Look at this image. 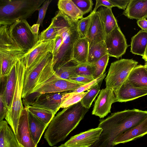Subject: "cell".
<instances>
[{
	"instance_id": "cell-39",
	"label": "cell",
	"mask_w": 147,
	"mask_h": 147,
	"mask_svg": "<svg viewBox=\"0 0 147 147\" xmlns=\"http://www.w3.org/2000/svg\"><path fill=\"white\" fill-rule=\"evenodd\" d=\"M84 15L92 10L93 5L91 0H72Z\"/></svg>"
},
{
	"instance_id": "cell-29",
	"label": "cell",
	"mask_w": 147,
	"mask_h": 147,
	"mask_svg": "<svg viewBox=\"0 0 147 147\" xmlns=\"http://www.w3.org/2000/svg\"><path fill=\"white\" fill-rule=\"evenodd\" d=\"M108 54L104 41L89 47L88 63L93 64L104 55Z\"/></svg>"
},
{
	"instance_id": "cell-7",
	"label": "cell",
	"mask_w": 147,
	"mask_h": 147,
	"mask_svg": "<svg viewBox=\"0 0 147 147\" xmlns=\"http://www.w3.org/2000/svg\"><path fill=\"white\" fill-rule=\"evenodd\" d=\"M138 62L133 59H121L112 63L105 80L106 86L116 92L126 81Z\"/></svg>"
},
{
	"instance_id": "cell-22",
	"label": "cell",
	"mask_w": 147,
	"mask_h": 147,
	"mask_svg": "<svg viewBox=\"0 0 147 147\" xmlns=\"http://www.w3.org/2000/svg\"><path fill=\"white\" fill-rule=\"evenodd\" d=\"M16 63L14 65L6 78L5 97L8 110L11 108L16 87L17 80Z\"/></svg>"
},
{
	"instance_id": "cell-34",
	"label": "cell",
	"mask_w": 147,
	"mask_h": 147,
	"mask_svg": "<svg viewBox=\"0 0 147 147\" xmlns=\"http://www.w3.org/2000/svg\"><path fill=\"white\" fill-rule=\"evenodd\" d=\"M6 78H0V121L5 118L8 110L5 97Z\"/></svg>"
},
{
	"instance_id": "cell-48",
	"label": "cell",
	"mask_w": 147,
	"mask_h": 147,
	"mask_svg": "<svg viewBox=\"0 0 147 147\" xmlns=\"http://www.w3.org/2000/svg\"><path fill=\"white\" fill-rule=\"evenodd\" d=\"M142 58L144 59L146 62H147V46H146L144 54Z\"/></svg>"
},
{
	"instance_id": "cell-45",
	"label": "cell",
	"mask_w": 147,
	"mask_h": 147,
	"mask_svg": "<svg viewBox=\"0 0 147 147\" xmlns=\"http://www.w3.org/2000/svg\"><path fill=\"white\" fill-rule=\"evenodd\" d=\"M101 6L111 9L114 7L109 0H96L95 7L92 11L96 12L98 8Z\"/></svg>"
},
{
	"instance_id": "cell-15",
	"label": "cell",
	"mask_w": 147,
	"mask_h": 147,
	"mask_svg": "<svg viewBox=\"0 0 147 147\" xmlns=\"http://www.w3.org/2000/svg\"><path fill=\"white\" fill-rule=\"evenodd\" d=\"M102 130L98 127L92 129L71 137L65 144L73 147H90L98 141Z\"/></svg>"
},
{
	"instance_id": "cell-43",
	"label": "cell",
	"mask_w": 147,
	"mask_h": 147,
	"mask_svg": "<svg viewBox=\"0 0 147 147\" xmlns=\"http://www.w3.org/2000/svg\"><path fill=\"white\" fill-rule=\"evenodd\" d=\"M63 40L62 36L60 34H58L55 39L54 44L52 52L53 57L57 55L62 45Z\"/></svg>"
},
{
	"instance_id": "cell-44",
	"label": "cell",
	"mask_w": 147,
	"mask_h": 147,
	"mask_svg": "<svg viewBox=\"0 0 147 147\" xmlns=\"http://www.w3.org/2000/svg\"><path fill=\"white\" fill-rule=\"evenodd\" d=\"M114 7H116L119 9L125 10L130 0H109Z\"/></svg>"
},
{
	"instance_id": "cell-36",
	"label": "cell",
	"mask_w": 147,
	"mask_h": 147,
	"mask_svg": "<svg viewBox=\"0 0 147 147\" xmlns=\"http://www.w3.org/2000/svg\"><path fill=\"white\" fill-rule=\"evenodd\" d=\"M87 92L88 90L86 92L78 93L71 92V94L63 101L61 105V108H67L81 101Z\"/></svg>"
},
{
	"instance_id": "cell-31",
	"label": "cell",
	"mask_w": 147,
	"mask_h": 147,
	"mask_svg": "<svg viewBox=\"0 0 147 147\" xmlns=\"http://www.w3.org/2000/svg\"><path fill=\"white\" fill-rule=\"evenodd\" d=\"M25 107L36 117L48 125L55 114L51 110L39 107L29 106Z\"/></svg>"
},
{
	"instance_id": "cell-6",
	"label": "cell",
	"mask_w": 147,
	"mask_h": 147,
	"mask_svg": "<svg viewBox=\"0 0 147 147\" xmlns=\"http://www.w3.org/2000/svg\"><path fill=\"white\" fill-rule=\"evenodd\" d=\"M25 53L10 37L7 26L0 27V78L6 77Z\"/></svg>"
},
{
	"instance_id": "cell-16",
	"label": "cell",
	"mask_w": 147,
	"mask_h": 147,
	"mask_svg": "<svg viewBox=\"0 0 147 147\" xmlns=\"http://www.w3.org/2000/svg\"><path fill=\"white\" fill-rule=\"evenodd\" d=\"M20 147H37L31 136L28 120V111L24 107L20 117L16 135Z\"/></svg>"
},
{
	"instance_id": "cell-24",
	"label": "cell",
	"mask_w": 147,
	"mask_h": 147,
	"mask_svg": "<svg viewBox=\"0 0 147 147\" xmlns=\"http://www.w3.org/2000/svg\"><path fill=\"white\" fill-rule=\"evenodd\" d=\"M28 120L32 139L35 144L37 145L45 130L49 125L45 124L36 117L28 111Z\"/></svg>"
},
{
	"instance_id": "cell-28",
	"label": "cell",
	"mask_w": 147,
	"mask_h": 147,
	"mask_svg": "<svg viewBox=\"0 0 147 147\" xmlns=\"http://www.w3.org/2000/svg\"><path fill=\"white\" fill-rule=\"evenodd\" d=\"M98 11L106 35L110 33L118 25L117 20L112 12L111 8L102 6L100 7Z\"/></svg>"
},
{
	"instance_id": "cell-46",
	"label": "cell",
	"mask_w": 147,
	"mask_h": 147,
	"mask_svg": "<svg viewBox=\"0 0 147 147\" xmlns=\"http://www.w3.org/2000/svg\"><path fill=\"white\" fill-rule=\"evenodd\" d=\"M137 23L142 30L147 31V20L146 19H142L138 20Z\"/></svg>"
},
{
	"instance_id": "cell-33",
	"label": "cell",
	"mask_w": 147,
	"mask_h": 147,
	"mask_svg": "<svg viewBox=\"0 0 147 147\" xmlns=\"http://www.w3.org/2000/svg\"><path fill=\"white\" fill-rule=\"evenodd\" d=\"M109 55L107 54L92 64V76L94 79L104 74L109 61Z\"/></svg>"
},
{
	"instance_id": "cell-47",
	"label": "cell",
	"mask_w": 147,
	"mask_h": 147,
	"mask_svg": "<svg viewBox=\"0 0 147 147\" xmlns=\"http://www.w3.org/2000/svg\"><path fill=\"white\" fill-rule=\"evenodd\" d=\"M40 26V25L36 24H34L31 26L33 32L37 36H38V33Z\"/></svg>"
},
{
	"instance_id": "cell-51",
	"label": "cell",
	"mask_w": 147,
	"mask_h": 147,
	"mask_svg": "<svg viewBox=\"0 0 147 147\" xmlns=\"http://www.w3.org/2000/svg\"></svg>"
},
{
	"instance_id": "cell-10",
	"label": "cell",
	"mask_w": 147,
	"mask_h": 147,
	"mask_svg": "<svg viewBox=\"0 0 147 147\" xmlns=\"http://www.w3.org/2000/svg\"><path fill=\"white\" fill-rule=\"evenodd\" d=\"M8 30L10 37L25 54L31 50L38 41V36L34 33L26 20L16 22L10 26Z\"/></svg>"
},
{
	"instance_id": "cell-1",
	"label": "cell",
	"mask_w": 147,
	"mask_h": 147,
	"mask_svg": "<svg viewBox=\"0 0 147 147\" xmlns=\"http://www.w3.org/2000/svg\"><path fill=\"white\" fill-rule=\"evenodd\" d=\"M147 117V111L136 109L112 113L100 121L98 127L102 130L99 139L91 147H114V141L119 135L141 123Z\"/></svg>"
},
{
	"instance_id": "cell-8",
	"label": "cell",
	"mask_w": 147,
	"mask_h": 147,
	"mask_svg": "<svg viewBox=\"0 0 147 147\" xmlns=\"http://www.w3.org/2000/svg\"><path fill=\"white\" fill-rule=\"evenodd\" d=\"M17 80L15 92L10 109L7 111L5 118L15 134L17 132L19 121L23 107L22 100L25 67L19 59L16 63Z\"/></svg>"
},
{
	"instance_id": "cell-14",
	"label": "cell",
	"mask_w": 147,
	"mask_h": 147,
	"mask_svg": "<svg viewBox=\"0 0 147 147\" xmlns=\"http://www.w3.org/2000/svg\"><path fill=\"white\" fill-rule=\"evenodd\" d=\"M116 102L113 90L106 87L101 90L96 100L92 114L102 118L111 112L112 104Z\"/></svg>"
},
{
	"instance_id": "cell-18",
	"label": "cell",
	"mask_w": 147,
	"mask_h": 147,
	"mask_svg": "<svg viewBox=\"0 0 147 147\" xmlns=\"http://www.w3.org/2000/svg\"><path fill=\"white\" fill-rule=\"evenodd\" d=\"M116 102H126L147 95V87H136L127 80L114 93Z\"/></svg>"
},
{
	"instance_id": "cell-21",
	"label": "cell",
	"mask_w": 147,
	"mask_h": 147,
	"mask_svg": "<svg viewBox=\"0 0 147 147\" xmlns=\"http://www.w3.org/2000/svg\"><path fill=\"white\" fill-rule=\"evenodd\" d=\"M0 147H20L12 128L3 120L0 121Z\"/></svg>"
},
{
	"instance_id": "cell-13",
	"label": "cell",
	"mask_w": 147,
	"mask_h": 147,
	"mask_svg": "<svg viewBox=\"0 0 147 147\" xmlns=\"http://www.w3.org/2000/svg\"><path fill=\"white\" fill-rule=\"evenodd\" d=\"M55 40L41 42L38 41L35 46L20 59L26 69H28L49 52L52 53Z\"/></svg>"
},
{
	"instance_id": "cell-49",
	"label": "cell",
	"mask_w": 147,
	"mask_h": 147,
	"mask_svg": "<svg viewBox=\"0 0 147 147\" xmlns=\"http://www.w3.org/2000/svg\"><path fill=\"white\" fill-rule=\"evenodd\" d=\"M58 147H73L67 146L66 145H65L64 144H62L61 145L58 146Z\"/></svg>"
},
{
	"instance_id": "cell-27",
	"label": "cell",
	"mask_w": 147,
	"mask_h": 147,
	"mask_svg": "<svg viewBox=\"0 0 147 147\" xmlns=\"http://www.w3.org/2000/svg\"><path fill=\"white\" fill-rule=\"evenodd\" d=\"M127 80L134 86L147 87V72L144 65H136Z\"/></svg>"
},
{
	"instance_id": "cell-17",
	"label": "cell",
	"mask_w": 147,
	"mask_h": 147,
	"mask_svg": "<svg viewBox=\"0 0 147 147\" xmlns=\"http://www.w3.org/2000/svg\"><path fill=\"white\" fill-rule=\"evenodd\" d=\"M90 24L86 38L89 47L104 40L106 34L102 23L98 11L92 12Z\"/></svg>"
},
{
	"instance_id": "cell-26",
	"label": "cell",
	"mask_w": 147,
	"mask_h": 147,
	"mask_svg": "<svg viewBox=\"0 0 147 147\" xmlns=\"http://www.w3.org/2000/svg\"><path fill=\"white\" fill-rule=\"evenodd\" d=\"M89 42L86 38H79L74 46L73 59L80 63H88Z\"/></svg>"
},
{
	"instance_id": "cell-41",
	"label": "cell",
	"mask_w": 147,
	"mask_h": 147,
	"mask_svg": "<svg viewBox=\"0 0 147 147\" xmlns=\"http://www.w3.org/2000/svg\"><path fill=\"white\" fill-rule=\"evenodd\" d=\"M52 1V0H45L42 5L38 9V16L36 24L40 25L41 26H42L43 22L49 4Z\"/></svg>"
},
{
	"instance_id": "cell-5",
	"label": "cell",
	"mask_w": 147,
	"mask_h": 147,
	"mask_svg": "<svg viewBox=\"0 0 147 147\" xmlns=\"http://www.w3.org/2000/svg\"><path fill=\"white\" fill-rule=\"evenodd\" d=\"M53 59L52 53L49 52L29 68H25L22 98L55 74L53 67Z\"/></svg>"
},
{
	"instance_id": "cell-4",
	"label": "cell",
	"mask_w": 147,
	"mask_h": 147,
	"mask_svg": "<svg viewBox=\"0 0 147 147\" xmlns=\"http://www.w3.org/2000/svg\"><path fill=\"white\" fill-rule=\"evenodd\" d=\"M45 0H0V25L10 26L26 20L38 10Z\"/></svg>"
},
{
	"instance_id": "cell-9",
	"label": "cell",
	"mask_w": 147,
	"mask_h": 147,
	"mask_svg": "<svg viewBox=\"0 0 147 147\" xmlns=\"http://www.w3.org/2000/svg\"><path fill=\"white\" fill-rule=\"evenodd\" d=\"M71 91L40 94L30 93L22 98L25 107L32 106L39 107L53 111L55 114L61 108L64 100L71 94Z\"/></svg>"
},
{
	"instance_id": "cell-30",
	"label": "cell",
	"mask_w": 147,
	"mask_h": 147,
	"mask_svg": "<svg viewBox=\"0 0 147 147\" xmlns=\"http://www.w3.org/2000/svg\"><path fill=\"white\" fill-rule=\"evenodd\" d=\"M80 63L73 59L55 70V72L60 78L69 81L70 78L78 76L75 74V71L76 67Z\"/></svg>"
},
{
	"instance_id": "cell-42",
	"label": "cell",
	"mask_w": 147,
	"mask_h": 147,
	"mask_svg": "<svg viewBox=\"0 0 147 147\" xmlns=\"http://www.w3.org/2000/svg\"><path fill=\"white\" fill-rule=\"evenodd\" d=\"M94 79L92 77L78 76L76 77L70 78L69 81L83 85L90 82Z\"/></svg>"
},
{
	"instance_id": "cell-32",
	"label": "cell",
	"mask_w": 147,
	"mask_h": 147,
	"mask_svg": "<svg viewBox=\"0 0 147 147\" xmlns=\"http://www.w3.org/2000/svg\"><path fill=\"white\" fill-rule=\"evenodd\" d=\"M102 80L88 90V92L81 100L83 106L89 109L92 104L100 91Z\"/></svg>"
},
{
	"instance_id": "cell-25",
	"label": "cell",
	"mask_w": 147,
	"mask_h": 147,
	"mask_svg": "<svg viewBox=\"0 0 147 147\" xmlns=\"http://www.w3.org/2000/svg\"><path fill=\"white\" fill-rule=\"evenodd\" d=\"M57 6L59 10L73 20L78 21L84 14L72 0H59Z\"/></svg>"
},
{
	"instance_id": "cell-23",
	"label": "cell",
	"mask_w": 147,
	"mask_h": 147,
	"mask_svg": "<svg viewBox=\"0 0 147 147\" xmlns=\"http://www.w3.org/2000/svg\"><path fill=\"white\" fill-rule=\"evenodd\" d=\"M147 46V31L140 30L131 38L130 52L142 57Z\"/></svg>"
},
{
	"instance_id": "cell-40",
	"label": "cell",
	"mask_w": 147,
	"mask_h": 147,
	"mask_svg": "<svg viewBox=\"0 0 147 147\" xmlns=\"http://www.w3.org/2000/svg\"><path fill=\"white\" fill-rule=\"evenodd\" d=\"M106 76V73H105L98 78L94 79L86 84L81 86L76 90L71 91V92L75 93H81L88 90L93 87L97 84L103 80Z\"/></svg>"
},
{
	"instance_id": "cell-12",
	"label": "cell",
	"mask_w": 147,
	"mask_h": 147,
	"mask_svg": "<svg viewBox=\"0 0 147 147\" xmlns=\"http://www.w3.org/2000/svg\"><path fill=\"white\" fill-rule=\"evenodd\" d=\"M104 41L109 56L117 58L123 55L129 46L118 25L106 35Z\"/></svg>"
},
{
	"instance_id": "cell-37",
	"label": "cell",
	"mask_w": 147,
	"mask_h": 147,
	"mask_svg": "<svg viewBox=\"0 0 147 147\" xmlns=\"http://www.w3.org/2000/svg\"><path fill=\"white\" fill-rule=\"evenodd\" d=\"M92 13L78 21L77 28L80 38H85L90 24Z\"/></svg>"
},
{
	"instance_id": "cell-38",
	"label": "cell",
	"mask_w": 147,
	"mask_h": 147,
	"mask_svg": "<svg viewBox=\"0 0 147 147\" xmlns=\"http://www.w3.org/2000/svg\"><path fill=\"white\" fill-rule=\"evenodd\" d=\"M92 64L88 63H80L75 69V73L78 76L92 77Z\"/></svg>"
},
{
	"instance_id": "cell-20",
	"label": "cell",
	"mask_w": 147,
	"mask_h": 147,
	"mask_svg": "<svg viewBox=\"0 0 147 147\" xmlns=\"http://www.w3.org/2000/svg\"><path fill=\"white\" fill-rule=\"evenodd\" d=\"M123 14L131 19L147 18V0H130Z\"/></svg>"
},
{
	"instance_id": "cell-3",
	"label": "cell",
	"mask_w": 147,
	"mask_h": 147,
	"mask_svg": "<svg viewBox=\"0 0 147 147\" xmlns=\"http://www.w3.org/2000/svg\"><path fill=\"white\" fill-rule=\"evenodd\" d=\"M78 21L72 20L59 10L52 20L57 34L61 35L63 39L57 55L53 57L54 70L73 59L74 45L80 38L77 28Z\"/></svg>"
},
{
	"instance_id": "cell-35",
	"label": "cell",
	"mask_w": 147,
	"mask_h": 147,
	"mask_svg": "<svg viewBox=\"0 0 147 147\" xmlns=\"http://www.w3.org/2000/svg\"><path fill=\"white\" fill-rule=\"evenodd\" d=\"M58 34L52 22L46 29L42 32L38 36L40 42L54 40Z\"/></svg>"
},
{
	"instance_id": "cell-50",
	"label": "cell",
	"mask_w": 147,
	"mask_h": 147,
	"mask_svg": "<svg viewBox=\"0 0 147 147\" xmlns=\"http://www.w3.org/2000/svg\"><path fill=\"white\" fill-rule=\"evenodd\" d=\"M144 66L147 72V62H146L145 63L144 65Z\"/></svg>"
},
{
	"instance_id": "cell-19",
	"label": "cell",
	"mask_w": 147,
	"mask_h": 147,
	"mask_svg": "<svg viewBox=\"0 0 147 147\" xmlns=\"http://www.w3.org/2000/svg\"><path fill=\"white\" fill-rule=\"evenodd\" d=\"M147 134V117L142 122L119 135L114 145L125 143L142 137Z\"/></svg>"
},
{
	"instance_id": "cell-2",
	"label": "cell",
	"mask_w": 147,
	"mask_h": 147,
	"mask_svg": "<svg viewBox=\"0 0 147 147\" xmlns=\"http://www.w3.org/2000/svg\"><path fill=\"white\" fill-rule=\"evenodd\" d=\"M81 101L64 108L55 116L48 126L44 138L52 146L64 141L88 111Z\"/></svg>"
},
{
	"instance_id": "cell-11",
	"label": "cell",
	"mask_w": 147,
	"mask_h": 147,
	"mask_svg": "<svg viewBox=\"0 0 147 147\" xmlns=\"http://www.w3.org/2000/svg\"><path fill=\"white\" fill-rule=\"evenodd\" d=\"M82 85L62 79L55 73L49 78L34 88L30 93L37 92L40 94H44L72 91Z\"/></svg>"
}]
</instances>
